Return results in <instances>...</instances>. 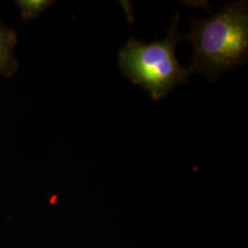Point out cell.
Segmentation results:
<instances>
[{
  "instance_id": "1",
  "label": "cell",
  "mask_w": 248,
  "mask_h": 248,
  "mask_svg": "<svg viewBox=\"0 0 248 248\" xmlns=\"http://www.w3.org/2000/svg\"><path fill=\"white\" fill-rule=\"evenodd\" d=\"M186 40L193 45V56L187 71L202 74L215 81L223 72L248 60V1L227 4L207 19L195 18Z\"/></svg>"
},
{
  "instance_id": "2",
  "label": "cell",
  "mask_w": 248,
  "mask_h": 248,
  "mask_svg": "<svg viewBox=\"0 0 248 248\" xmlns=\"http://www.w3.org/2000/svg\"><path fill=\"white\" fill-rule=\"evenodd\" d=\"M179 19L177 13L164 40L147 45L132 37L119 53L124 77L145 89L154 100L166 97L190 76L176 57L177 44L186 39L178 31Z\"/></svg>"
},
{
  "instance_id": "3",
  "label": "cell",
  "mask_w": 248,
  "mask_h": 248,
  "mask_svg": "<svg viewBox=\"0 0 248 248\" xmlns=\"http://www.w3.org/2000/svg\"><path fill=\"white\" fill-rule=\"evenodd\" d=\"M17 43L16 32L0 19V76L11 77L17 69L14 51Z\"/></svg>"
},
{
  "instance_id": "4",
  "label": "cell",
  "mask_w": 248,
  "mask_h": 248,
  "mask_svg": "<svg viewBox=\"0 0 248 248\" xmlns=\"http://www.w3.org/2000/svg\"><path fill=\"white\" fill-rule=\"evenodd\" d=\"M16 3L19 8L22 18L24 19H32L37 18L53 2L48 0H19Z\"/></svg>"
}]
</instances>
